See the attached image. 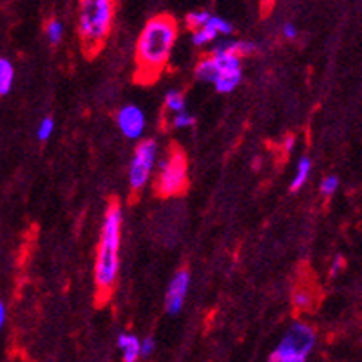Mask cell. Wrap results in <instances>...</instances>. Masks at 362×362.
<instances>
[{
	"mask_svg": "<svg viewBox=\"0 0 362 362\" xmlns=\"http://www.w3.org/2000/svg\"><path fill=\"white\" fill-rule=\"evenodd\" d=\"M180 25L170 15H156L141 29L134 51V80L141 86H151L163 74L170 53L177 40Z\"/></svg>",
	"mask_w": 362,
	"mask_h": 362,
	"instance_id": "obj_1",
	"label": "cell"
},
{
	"mask_svg": "<svg viewBox=\"0 0 362 362\" xmlns=\"http://www.w3.org/2000/svg\"><path fill=\"white\" fill-rule=\"evenodd\" d=\"M122 206L116 198L107 203L103 214L102 232H100L98 248L95 261L96 303L103 305L111 299L118 283L119 272V247H122Z\"/></svg>",
	"mask_w": 362,
	"mask_h": 362,
	"instance_id": "obj_2",
	"label": "cell"
},
{
	"mask_svg": "<svg viewBox=\"0 0 362 362\" xmlns=\"http://www.w3.org/2000/svg\"><path fill=\"white\" fill-rule=\"evenodd\" d=\"M116 17V0H78V37L87 58H95L107 42Z\"/></svg>",
	"mask_w": 362,
	"mask_h": 362,
	"instance_id": "obj_3",
	"label": "cell"
},
{
	"mask_svg": "<svg viewBox=\"0 0 362 362\" xmlns=\"http://www.w3.org/2000/svg\"><path fill=\"white\" fill-rule=\"evenodd\" d=\"M189 189V160L180 145L173 144L163 158L154 181V192L158 198H176Z\"/></svg>",
	"mask_w": 362,
	"mask_h": 362,
	"instance_id": "obj_4",
	"label": "cell"
},
{
	"mask_svg": "<svg viewBox=\"0 0 362 362\" xmlns=\"http://www.w3.org/2000/svg\"><path fill=\"white\" fill-rule=\"evenodd\" d=\"M315 344V329L308 322L297 321L284 334L283 341L272 351L268 362H306Z\"/></svg>",
	"mask_w": 362,
	"mask_h": 362,
	"instance_id": "obj_5",
	"label": "cell"
},
{
	"mask_svg": "<svg viewBox=\"0 0 362 362\" xmlns=\"http://www.w3.org/2000/svg\"><path fill=\"white\" fill-rule=\"evenodd\" d=\"M158 144L154 140H141L136 145L134 156L129 167V189H131V199L134 202L145 189L151 180L154 161H156Z\"/></svg>",
	"mask_w": 362,
	"mask_h": 362,
	"instance_id": "obj_6",
	"label": "cell"
},
{
	"mask_svg": "<svg viewBox=\"0 0 362 362\" xmlns=\"http://www.w3.org/2000/svg\"><path fill=\"white\" fill-rule=\"evenodd\" d=\"M210 54L216 62V78L212 83H214L218 93L228 95L241 83V78H243V69H241L243 58L228 53V51L223 49L221 45H216Z\"/></svg>",
	"mask_w": 362,
	"mask_h": 362,
	"instance_id": "obj_7",
	"label": "cell"
},
{
	"mask_svg": "<svg viewBox=\"0 0 362 362\" xmlns=\"http://www.w3.org/2000/svg\"><path fill=\"white\" fill-rule=\"evenodd\" d=\"M190 286V272L187 268H180L176 272V276L173 277L167 290V297H165V308L170 315H176L181 312L183 305H185L187 293H189Z\"/></svg>",
	"mask_w": 362,
	"mask_h": 362,
	"instance_id": "obj_8",
	"label": "cell"
},
{
	"mask_svg": "<svg viewBox=\"0 0 362 362\" xmlns=\"http://www.w3.org/2000/svg\"><path fill=\"white\" fill-rule=\"evenodd\" d=\"M116 122H118V127L122 131V134L125 138H131V140L141 138L145 131V125H147L144 111L138 105H124L118 111V115H116Z\"/></svg>",
	"mask_w": 362,
	"mask_h": 362,
	"instance_id": "obj_9",
	"label": "cell"
},
{
	"mask_svg": "<svg viewBox=\"0 0 362 362\" xmlns=\"http://www.w3.org/2000/svg\"><path fill=\"white\" fill-rule=\"evenodd\" d=\"M234 33V25L228 21L221 17H216V15H210L209 21L198 28L196 31H192V42L194 45L203 47V45H209L210 42H214L216 38L225 35V37H230Z\"/></svg>",
	"mask_w": 362,
	"mask_h": 362,
	"instance_id": "obj_10",
	"label": "cell"
},
{
	"mask_svg": "<svg viewBox=\"0 0 362 362\" xmlns=\"http://www.w3.org/2000/svg\"><path fill=\"white\" fill-rule=\"evenodd\" d=\"M292 303L297 312H312L317 306V303H319V293H317V290L313 288L312 284L310 286L297 284L292 293Z\"/></svg>",
	"mask_w": 362,
	"mask_h": 362,
	"instance_id": "obj_11",
	"label": "cell"
},
{
	"mask_svg": "<svg viewBox=\"0 0 362 362\" xmlns=\"http://www.w3.org/2000/svg\"><path fill=\"white\" fill-rule=\"evenodd\" d=\"M118 346L124 350V362H136L140 354V341L132 334H122L118 337Z\"/></svg>",
	"mask_w": 362,
	"mask_h": 362,
	"instance_id": "obj_12",
	"label": "cell"
},
{
	"mask_svg": "<svg viewBox=\"0 0 362 362\" xmlns=\"http://www.w3.org/2000/svg\"><path fill=\"white\" fill-rule=\"evenodd\" d=\"M15 82V67L8 58L0 57V96L9 95Z\"/></svg>",
	"mask_w": 362,
	"mask_h": 362,
	"instance_id": "obj_13",
	"label": "cell"
},
{
	"mask_svg": "<svg viewBox=\"0 0 362 362\" xmlns=\"http://www.w3.org/2000/svg\"><path fill=\"white\" fill-rule=\"evenodd\" d=\"M225 51L228 53L235 54L239 58H245V57H250L257 51V44L254 42H247V40H226L223 44H219Z\"/></svg>",
	"mask_w": 362,
	"mask_h": 362,
	"instance_id": "obj_14",
	"label": "cell"
},
{
	"mask_svg": "<svg viewBox=\"0 0 362 362\" xmlns=\"http://www.w3.org/2000/svg\"><path fill=\"white\" fill-rule=\"evenodd\" d=\"M310 170H312V160H310L308 156H300L299 163H297L296 176H293L292 185H290V190H292V192L299 190L300 187L305 185L306 181H308Z\"/></svg>",
	"mask_w": 362,
	"mask_h": 362,
	"instance_id": "obj_15",
	"label": "cell"
},
{
	"mask_svg": "<svg viewBox=\"0 0 362 362\" xmlns=\"http://www.w3.org/2000/svg\"><path fill=\"white\" fill-rule=\"evenodd\" d=\"M165 107L173 112H181L187 109L185 96L181 90H169L167 96H165Z\"/></svg>",
	"mask_w": 362,
	"mask_h": 362,
	"instance_id": "obj_16",
	"label": "cell"
},
{
	"mask_svg": "<svg viewBox=\"0 0 362 362\" xmlns=\"http://www.w3.org/2000/svg\"><path fill=\"white\" fill-rule=\"evenodd\" d=\"M45 37H47L49 44H53V45L60 44V40H62V37H64L62 22L57 21V18H51V21H47V24H45Z\"/></svg>",
	"mask_w": 362,
	"mask_h": 362,
	"instance_id": "obj_17",
	"label": "cell"
},
{
	"mask_svg": "<svg viewBox=\"0 0 362 362\" xmlns=\"http://www.w3.org/2000/svg\"><path fill=\"white\" fill-rule=\"evenodd\" d=\"M210 18V13L209 11H192L189 13L185 17V24L190 31H196L198 28H202L206 21Z\"/></svg>",
	"mask_w": 362,
	"mask_h": 362,
	"instance_id": "obj_18",
	"label": "cell"
},
{
	"mask_svg": "<svg viewBox=\"0 0 362 362\" xmlns=\"http://www.w3.org/2000/svg\"><path fill=\"white\" fill-rule=\"evenodd\" d=\"M53 131H54V119L51 118V116H45V118L42 119L40 125H38V129H37L38 140H40V141L49 140L51 134H53Z\"/></svg>",
	"mask_w": 362,
	"mask_h": 362,
	"instance_id": "obj_19",
	"label": "cell"
},
{
	"mask_svg": "<svg viewBox=\"0 0 362 362\" xmlns=\"http://www.w3.org/2000/svg\"><path fill=\"white\" fill-rule=\"evenodd\" d=\"M196 124V118H194L190 112L181 111V112H174V118H173V125L176 129H185V127H192Z\"/></svg>",
	"mask_w": 362,
	"mask_h": 362,
	"instance_id": "obj_20",
	"label": "cell"
},
{
	"mask_svg": "<svg viewBox=\"0 0 362 362\" xmlns=\"http://www.w3.org/2000/svg\"><path fill=\"white\" fill-rule=\"evenodd\" d=\"M339 189V177L337 176H326L321 181V194L322 196H332Z\"/></svg>",
	"mask_w": 362,
	"mask_h": 362,
	"instance_id": "obj_21",
	"label": "cell"
},
{
	"mask_svg": "<svg viewBox=\"0 0 362 362\" xmlns=\"http://www.w3.org/2000/svg\"><path fill=\"white\" fill-rule=\"evenodd\" d=\"M154 351V339L147 337L145 341H140V354L141 355H151Z\"/></svg>",
	"mask_w": 362,
	"mask_h": 362,
	"instance_id": "obj_22",
	"label": "cell"
},
{
	"mask_svg": "<svg viewBox=\"0 0 362 362\" xmlns=\"http://www.w3.org/2000/svg\"><path fill=\"white\" fill-rule=\"evenodd\" d=\"M283 37L288 38V40H293V38H297V28L292 24V22H288V24L283 25Z\"/></svg>",
	"mask_w": 362,
	"mask_h": 362,
	"instance_id": "obj_23",
	"label": "cell"
},
{
	"mask_svg": "<svg viewBox=\"0 0 362 362\" xmlns=\"http://www.w3.org/2000/svg\"><path fill=\"white\" fill-rule=\"evenodd\" d=\"M293 145H296V138H293V136H286V138H284V144H283L284 154L292 153Z\"/></svg>",
	"mask_w": 362,
	"mask_h": 362,
	"instance_id": "obj_24",
	"label": "cell"
},
{
	"mask_svg": "<svg viewBox=\"0 0 362 362\" xmlns=\"http://www.w3.org/2000/svg\"><path fill=\"white\" fill-rule=\"evenodd\" d=\"M342 264H344V261H342L341 255H337V257H335V259H334V263H332V276H335V274H337V272L341 270Z\"/></svg>",
	"mask_w": 362,
	"mask_h": 362,
	"instance_id": "obj_25",
	"label": "cell"
},
{
	"mask_svg": "<svg viewBox=\"0 0 362 362\" xmlns=\"http://www.w3.org/2000/svg\"><path fill=\"white\" fill-rule=\"evenodd\" d=\"M4 322H6V306L0 303V328L4 326Z\"/></svg>",
	"mask_w": 362,
	"mask_h": 362,
	"instance_id": "obj_26",
	"label": "cell"
}]
</instances>
